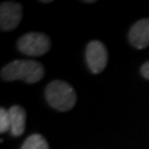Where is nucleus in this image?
<instances>
[{
  "label": "nucleus",
  "instance_id": "nucleus-5",
  "mask_svg": "<svg viewBox=\"0 0 149 149\" xmlns=\"http://www.w3.org/2000/svg\"><path fill=\"white\" fill-rule=\"evenodd\" d=\"M22 6L13 1H6L0 6V28L2 31L16 29L22 19Z\"/></svg>",
  "mask_w": 149,
  "mask_h": 149
},
{
  "label": "nucleus",
  "instance_id": "nucleus-6",
  "mask_svg": "<svg viewBox=\"0 0 149 149\" xmlns=\"http://www.w3.org/2000/svg\"><path fill=\"white\" fill-rule=\"evenodd\" d=\"M128 40L134 48L138 50L149 47V18L134 23L128 33Z\"/></svg>",
  "mask_w": 149,
  "mask_h": 149
},
{
  "label": "nucleus",
  "instance_id": "nucleus-3",
  "mask_svg": "<svg viewBox=\"0 0 149 149\" xmlns=\"http://www.w3.org/2000/svg\"><path fill=\"white\" fill-rule=\"evenodd\" d=\"M18 49L21 53L29 56H40L50 51L51 40L44 33L29 32L19 39Z\"/></svg>",
  "mask_w": 149,
  "mask_h": 149
},
{
  "label": "nucleus",
  "instance_id": "nucleus-10",
  "mask_svg": "<svg viewBox=\"0 0 149 149\" xmlns=\"http://www.w3.org/2000/svg\"><path fill=\"white\" fill-rule=\"evenodd\" d=\"M140 72H141V75L144 76L145 79L149 80V61L143 64V66H141V70H140Z\"/></svg>",
  "mask_w": 149,
  "mask_h": 149
},
{
  "label": "nucleus",
  "instance_id": "nucleus-4",
  "mask_svg": "<svg viewBox=\"0 0 149 149\" xmlns=\"http://www.w3.org/2000/svg\"><path fill=\"white\" fill-rule=\"evenodd\" d=\"M85 56L86 63L92 73L100 74L105 70L108 61V53L106 47L101 41H91L86 47Z\"/></svg>",
  "mask_w": 149,
  "mask_h": 149
},
{
  "label": "nucleus",
  "instance_id": "nucleus-1",
  "mask_svg": "<svg viewBox=\"0 0 149 149\" xmlns=\"http://www.w3.org/2000/svg\"><path fill=\"white\" fill-rule=\"evenodd\" d=\"M44 73L43 65L37 61L16 60L2 68L1 79L3 81L22 80L29 84H34L42 80Z\"/></svg>",
  "mask_w": 149,
  "mask_h": 149
},
{
  "label": "nucleus",
  "instance_id": "nucleus-2",
  "mask_svg": "<svg viewBox=\"0 0 149 149\" xmlns=\"http://www.w3.org/2000/svg\"><path fill=\"white\" fill-rule=\"evenodd\" d=\"M45 98L49 105L60 112L71 111L76 104V93L68 82L52 81L45 88Z\"/></svg>",
  "mask_w": 149,
  "mask_h": 149
},
{
  "label": "nucleus",
  "instance_id": "nucleus-8",
  "mask_svg": "<svg viewBox=\"0 0 149 149\" xmlns=\"http://www.w3.org/2000/svg\"><path fill=\"white\" fill-rule=\"evenodd\" d=\"M21 149H50L47 139L40 134H33L29 136L23 143Z\"/></svg>",
  "mask_w": 149,
  "mask_h": 149
},
{
  "label": "nucleus",
  "instance_id": "nucleus-9",
  "mask_svg": "<svg viewBox=\"0 0 149 149\" xmlns=\"http://www.w3.org/2000/svg\"><path fill=\"white\" fill-rule=\"evenodd\" d=\"M11 128V119L9 109H6L3 107L0 108V133L3 134Z\"/></svg>",
  "mask_w": 149,
  "mask_h": 149
},
{
  "label": "nucleus",
  "instance_id": "nucleus-7",
  "mask_svg": "<svg viewBox=\"0 0 149 149\" xmlns=\"http://www.w3.org/2000/svg\"><path fill=\"white\" fill-rule=\"evenodd\" d=\"M11 119V135L15 137H19L24 133L26 128V119H27V113L24 108L19 105H15L9 109Z\"/></svg>",
  "mask_w": 149,
  "mask_h": 149
}]
</instances>
